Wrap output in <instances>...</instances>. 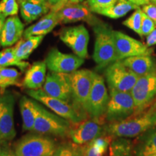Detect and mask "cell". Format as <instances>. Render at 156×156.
<instances>
[{"label":"cell","instance_id":"cell-4","mask_svg":"<svg viewBox=\"0 0 156 156\" xmlns=\"http://www.w3.org/2000/svg\"><path fill=\"white\" fill-rule=\"evenodd\" d=\"M94 74V72L89 69L76 70L69 74L73 106L78 111L88 116L86 107L93 85Z\"/></svg>","mask_w":156,"mask_h":156},{"label":"cell","instance_id":"cell-21","mask_svg":"<svg viewBox=\"0 0 156 156\" xmlns=\"http://www.w3.org/2000/svg\"><path fill=\"white\" fill-rule=\"evenodd\" d=\"M121 61L125 67L139 77L156 70V61L152 55L131 56Z\"/></svg>","mask_w":156,"mask_h":156},{"label":"cell","instance_id":"cell-38","mask_svg":"<svg viewBox=\"0 0 156 156\" xmlns=\"http://www.w3.org/2000/svg\"><path fill=\"white\" fill-rule=\"evenodd\" d=\"M130 2L133 3L134 5L137 6V7H142V6L147 5V4L151 3L152 0H128Z\"/></svg>","mask_w":156,"mask_h":156},{"label":"cell","instance_id":"cell-22","mask_svg":"<svg viewBox=\"0 0 156 156\" xmlns=\"http://www.w3.org/2000/svg\"><path fill=\"white\" fill-rule=\"evenodd\" d=\"M46 67L45 61L34 62L25 73L23 86L28 90L41 89L46 81Z\"/></svg>","mask_w":156,"mask_h":156},{"label":"cell","instance_id":"cell-31","mask_svg":"<svg viewBox=\"0 0 156 156\" xmlns=\"http://www.w3.org/2000/svg\"><path fill=\"white\" fill-rule=\"evenodd\" d=\"M0 72L4 79H5L7 86L10 85H16V86H22V83L20 82V73L17 69L13 68L0 67Z\"/></svg>","mask_w":156,"mask_h":156},{"label":"cell","instance_id":"cell-12","mask_svg":"<svg viewBox=\"0 0 156 156\" xmlns=\"http://www.w3.org/2000/svg\"><path fill=\"white\" fill-rule=\"evenodd\" d=\"M112 35L118 60H122L131 56L152 55L153 54V50L148 47L146 44L136 40L124 33L113 30Z\"/></svg>","mask_w":156,"mask_h":156},{"label":"cell","instance_id":"cell-49","mask_svg":"<svg viewBox=\"0 0 156 156\" xmlns=\"http://www.w3.org/2000/svg\"><path fill=\"white\" fill-rule=\"evenodd\" d=\"M17 1H20V0H17Z\"/></svg>","mask_w":156,"mask_h":156},{"label":"cell","instance_id":"cell-23","mask_svg":"<svg viewBox=\"0 0 156 156\" xmlns=\"http://www.w3.org/2000/svg\"><path fill=\"white\" fill-rule=\"evenodd\" d=\"M134 156H147L156 153V126L137 136L133 141Z\"/></svg>","mask_w":156,"mask_h":156},{"label":"cell","instance_id":"cell-16","mask_svg":"<svg viewBox=\"0 0 156 156\" xmlns=\"http://www.w3.org/2000/svg\"><path fill=\"white\" fill-rule=\"evenodd\" d=\"M84 62V58L73 54H64L56 48H52L45 59L46 67L51 72L65 74L77 70Z\"/></svg>","mask_w":156,"mask_h":156},{"label":"cell","instance_id":"cell-32","mask_svg":"<svg viewBox=\"0 0 156 156\" xmlns=\"http://www.w3.org/2000/svg\"><path fill=\"white\" fill-rule=\"evenodd\" d=\"M19 10L17 0H2L0 2V14L7 17L17 15Z\"/></svg>","mask_w":156,"mask_h":156},{"label":"cell","instance_id":"cell-43","mask_svg":"<svg viewBox=\"0 0 156 156\" xmlns=\"http://www.w3.org/2000/svg\"><path fill=\"white\" fill-rule=\"evenodd\" d=\"M145 112H156V98L155 99V101H153V103L149 106L147 110Z\"/></svg>","mask_w":156,"mask_h":156},{"label":"cell","instance_id":"cell-34","mask_svg":"<svg viewBox=\"0 0 156 156\" xmlns=\"http://www.w3.org/2000/svg\"><path fill=\"white\" fill-rule=\"evenodd\" d=\"M78 145L73 142H67L56 147L52 156H76Z\"/></svg>","mask_w":156,"mask_h":156},{"label":"cell","instance_id":"cell-37","mask_svg":"<svg viewBox=\"0 0 156 156\" xmlns=\"http://www.w3.org/2000/svg\"><path fill=\"white\" fill-rule=\"evenodd\" d=\"M156 44V29H155L151 34H150L146 38V45L148 47H151Z\"/></svg>","mask_w":156,"mask_h":156},{"label":"cell","instance_id":"cell-9","mask_svg":"<svg viewBox=\"0 0 156 156\" xmlns=\"http://www.w3.org/2000/svg\"><path fill=\"white\" fill-rule=\"evenodd\" d=\"M56 146L52 139L41 134L23 136L15 146L17 156H52Z\"/></svg>","mask_w":156,"mask_h":156},{"label":"cell","instance_id":"cell-1","mask_svg":"<svg viewBox=\"0 0 156 156\" xmlns=\"http://www.w3.org/2000/svg\"><path fill=\"white\" fill-rule=\"evenodd\" d=\"M156 126V112H144L133 114L125 119L116 122L106 123L105 135L113 139L119 137H136Z\"/></svg>","mask_w":156,"mask_h":156},{"label":"cell","instance_id":"cell-48","mask_svg":"<svg viewBox=\"0 0 156 156\" xmlns=\"http://www.w3.org/2000/svg\"><path fill=\"white\" fill-rule=\"evenodd\" d=\"M1 152H2V150H1V147H0V153H1Z\"/></svg>","mask_w":156,"mask_h":156},{"label":"cell","instance_id":"cell-47","mask_svg":"<svg viewBox=\"0 0 156 156\" xmlns=\"http://www.w3.org/2000/svg\"><path fill=\"white\" fill-rule=\"evenodd\" d=\"M147 156H156V153L155 154H152V155H147Z\"/></svg>","mask_w":156,"mask_h":156},{"label":"cell","instance_id":"cell-11","mask_svg":"<svg viewBox=\"0 0 156 156\" xmlns=\"http://www.w3.org/2000/svg\"><path fill=\"white\" fill-rule=\"evenodd\" d=\"M108 101L109 95L104 79L102 76L95 73L86 107V112L89 116L91 118H104Z\"/></svg>","mask_w":156,"mask_h":156},{"label":"cell","instance_id":"cell-39","mask_svg":"<svg viewBox=\"0 0 156 156\" xmlns=\"http://www.w3.org/2000/svg\"><path fill=\"white\" fill-rule=\"evenodd\" d=\"M7 85H6L5 79L3 78L2 75L1 74V72H0V90H1V93H3L5 92V90L7 88Z\"/></svg>","mask_w":156,"mask_h":156},{"label":"cell","instance_id":"cell-20","mask_svg":"<svg viewBox=\"0 0 156 156\" xmlns=\"http://www.w3.org/2000/svg\"><path fill=\"white\" fill-rule=\"evenodd\" d=\"M24 24L17 15L6 18L1 36V46L9 47L16 44L24 33Z\"/></svg>","mask_w":156,"mask_h":156},{"label":"cell","instance_id":"cell-29","mask_svg":"<svg viewBox=\"0 0 156 156\" xmlns=\"http://www.w3.org/2000/svg\"><path fill=\"white\" fill-rule=\"evenodd\" d=\"M30 65L28 62L19 60L14 53L13 47L6 48L0 51V67H7L9 66H16L22 71H25Z\"/></svg>","mask_w":156,"mask_h":156},{"label":"cell","instance_id":"cell-5","mask_svg":"<svg viewBox=\"0 0 156 156\" xmlns=\"http://www.w3.org/2000/svg\"><path fill=\"white\" fill-rule=\"evenodd\" d=\"M27 94L37 101L49 108L51 110L58 116L69 120L72 123H78L88 119L90 117L78 111L73 105L60 99L51 97L43 90H28Z\"/></svg>","mask_w":156,"mask_h":156},{"label":"cell","instance_id":"cell-18","mask_svg":"<svg viewBox=\"0 0 156 156\" xmlns=\"http://www.w3.org/2000/svg\"><path fill=\"white\" fill-rule=\"evenodd\" d=\"M64 1V0L55 5L51 6V8L47 14L41 17L36 23L25 29L23 33V38H26L34 36H45L48 33L51 32L56 25L60 24L58 10Z\"/></svg>","mask_w":156,"mask_h":156},{"label":"cell","instance_id":"cell-35","mask_svg":"<svg viewBox=\"0 0 156 156\" xmlns=\"http://www.w3.org/2000/svg\"><path fill=\"white\" fill-rule=\"evenodd\" d=\"M156 29V24L152 20L143 12L141 26V36H147L150 34Z\"/></svg>","mask_w":156,"mask_h":156},{"label":"cell","instance_id":"cell-6","mask_svg":"<svg viewBox=\"0 0 156 156\" xmlns=\"http://www.w3.org/2000/svg\"><path fill=\"white\" fill-rule=\"evenodd\" d=\"M109 90V101L104 116L107 123L119 122L134 114L135 106L131 93Z\"/></svg>","mask_w":156,"mask_h":156},{"label":"cell","instance_id":"cell-42","mask_svg":"<svg viewBox=\"0 0 156 156\" xmlns=\"http://www.w3.org/2000/svg\"><path fill=\"white\" fill-rule=\"evenodd\" d=\"M0 156H17L15 153H13L9 150H4L2 151L1 153H0Z\"/></svg>","mask_w":156,"mask_h":156},{"label":"cell","instance_id":"cell-7","mask_svg":"<svg viewBox=\"0 0 156 156\" xmlns=\"http://www.w3.org/2000/svg\"><path fill=\"white\" fill-rule=\"evenodd\" d=\"M106 121L104 118H91L78 123H72L69 136L74 143L85 145L98 137L105 135Z\"/></svg>","mask_w":156,"mask_h":156},{"label":"cell","instance_id":"cell-46","mask_svg":"<svg viewBox=\"0 0 156 156\" xmlns=\"http://www.w3.org/2000/svg\"><path fill=\"white\" fill-rule=\"evenodd\" d=\"M151 2H153L154 4H155V5H156V0H152Z\"/></svg>","mask_w":156,"mask_h":156},{"label":"cell","instance_id":"cell-36","mask_svg":"<svg viewBox=\"0 0 156 156\" xmlns=\"http://www.w3.org/2000/svg\"><path fill=\"white\" fill-rule=\"evenodd\" d=\"M142 10L156 24V5L151 2L142 6Z\"/></svg>","mask_w":156,"mask_h":156},{"label":"cell","instance_id":"cell-40","mask_svg":"<svg viewBox=\"0 0 156 156\" xmlns=\"http://www.w3.org/2000/svg\"><path fill=\"white\" fill-rule=\"evenodd\" d=\"M76 156H86L85 155V145H79L78 146L77 155Z\"/></svg>","mask_w":156,"mask_h":156},{"label":"cell","instance_id":"cell-10","mask_svg":"<svg viewBox=\"0 0 156 156\" xmlns=\"http://www.w3.org/2000/svg\"><path fill=\"white\" fill-rule=\"evenodd\" d=\"M105 77L109 90L131 92L139 78L123 64L121 60L111 64L105 69Z\"/></svg>","mask_w":156,"mask_h":156},{"label":"cell","instance_id":"cell-27","mask_svg":"<svg viewBox=\"0 0 156 156\" xmlns=\"http://www.w3.org/2000/svg\"><path fill=\"white\" fill-rule=\"evenodd\" d=\"M139 7L128 0H118L112 7L103 9L98 14L104 15L112 19H118L126 15L129 12L136 9Z\"/></svg>","mask_w":156,"mask_h":156},{"label":"cell","instance_id":"cell-3","mask_svg":"<svg viewBox=\"0 0 156 156\" xmlns=\"http://www.w3.org/2000/svg\"><path fill=\"white\" fill-rule=\"evenodd\" d=\"M38 114L33 132L44 135L64 137L69 135L72 122L63 117L48 112L38 103Z\"/></svg>","mask_w":156,"mask_h":156},{"label":"cell","instance_id":"cell-24","mask_svg":"<svg viewBox=\"0 0 156 156\" xmlns=\"http://www.w3.org/2000/svg\"><path fill=\"white\" fill-rule=\"evenodd\" d=\"M21 116L23 119V129L24 131H33L38 114L36 101L23 96L20 101Z\"/></svg>","mask_w":156,"mask_h":156},{"label":"cell","instance_id":"cell-25","mask_svg":"<svg viewBox=\"0 0 156 156\" xmlns=\"http://www.w3.org/2000/svg\"><path fill=\"white\" fill-rule=\"evenodd\" d=\"M44 38V36H34L20 39L13 47L16 57L19 60L27 59L40 45Z\"/></svg>","mask_w":156,"mask_h":156},{"label":"cell","instance_id":"cell-26","mask_svg":"<svg viewBox=\"0 0 156 156\" xmlns=\"http://www.w3.org/2000/svg\"><path fill=\"white\" fill-rule=\"evenodd\" d=\"M113 140L108 135L98 137L85 145L86 156H109V146Z\"/></svg>","mask_w":156,"mask_h":156},{"label":"cell","instance_id":"cell-14","mask_svg":"<svg viewBox=\"0 0 156 156\" xmlns=\"http://www.w3.org/2000/svg\"><path fill=\"white\" fill-rule=\"evenodd\" d=\"M58 36L76 55L84 59L87 57L89 33L83 25L62 29Z\"/></svg>","mask_w":156,"mask_h":156},{"label":"cell","instance_id":"cell-45","mask_svg":"<svg viewBox=\"0 0 156 156\" xmlns=\"http://www.w3.org/2000/svg\"><path fill=\"white\" fill-rule=\"evenodd\" d=\"M71 2H73L74 3H79V2H83L84 0H70Z\"/></svg>","mask_w":156,"mask_h":156},{"label":"cell","instance_id":"cell-30","mask_svg":"<svg viewBox=\"0 0 156 156\" xmlns=\"http://www.w3.org/2000/svg\"><path fill=\"white\" fill-rule=\"evenodd\" d=\"M142 14L143 12L139 7L136 9L135 12H134V13H132L131 16L123 22V25L134 31L140 36H141Z\"/></svg>","mask_w":156,"mask_h":156},{"label":"cell","instance_id":"cell-44","mask_svg":"<svg viewBox=\"0 0 156 156\" xmlns=\"http://www.w3.org/2000/svg\"><path fill=\"white\" fill-rule=\"evenodd\" d=\"M62 1H63V0H48V2H49V4L51 6L55 5H56V4L59 3L60 2H62Z\"/></svg>","mask_w":156,"mask_h":156},{"label":"cell","instance_id":"cell-41","mask_svg":"<svg viewBox=\"0 0 156 156\" xmlns=\"http://www.w3.org/2000/svg\"><path fill=\"white\" fill-rule=\"evenodd\" d=\"M6 20V17L4 16L2 14H0V46H1V36H2V28L4 23Z\"/></svg>","mask_w":156,"mask_h":156},{"label":"cell","instance_id":"cell-33","mask_svg":"<svg viewBox=\"0 0 156 156\" xmlns=\"http://www.w3.org/2000/svg\"><path fill=\"white\" fill-rule=\"evenodd\" d=\"M118 0H87L85 3L92 12L98 13L103 9L112 7Z\"/></svg>","mask_w":156,"mask_h":156},{"label":"cell","instance_id":"cell-28","mask_svg":"<svg viewBox=\"0 0 156 156\" xmlns=\"http://www.w3.org/2000/svg\"><path fill=\"white\" fill-rule=\"evenodd\" d=\"M109 156H134L133 142L125 137L113 139L109 146Z\"/></svg>","mask_w":156,"mask_h":156},{"label":"cell","instance_id":"cell-2","mask_svg":"<svg viewBox=\"0 0 156 156\" xmlns=\"http://www.w3.org/2000/svg\"><path fill=\"white\" fill-rule=\"evenodd\" d=\"M95 34L93 58L98 69L107 67L118 61L112 30L108 25L99 22L93 26Z\"/></svg>","mask_w":156,"mask_h":156},{"label":"cell","instance_id":"cell-15","mask_svg":"<svg viewBox=\"0 0 156 156\" xmlns=\"http://www.w3.org/2000/svg\"><path fill=\"white\" fill-rule=\"evenodd\" d=\"M87 7L85 2L74 3L70 0H64L58 10L60 23H76L78 21H85L92 26H94L100 21L98 20Z\"/></svg>","mask_w":156,"mask_h":156},{"label":"cell","instance_id":"cell-17","mask_svg":"<svg viewBox=\"0 0 156 156\" xmlns=\"http://www.w3.org/2000/svg\"><path fill=\"white\" fill-rule=\"evenodd\" d=\"M43 90L50 96L66 102L72 100V87L69 74L50 72L43 85Z\"/></svg>","mask_w":156,"mask_h":156},{"label":"cell","instance_id":"cell-19","mask_svg":"<svg viewBox=\"0 0 156 156\" xmlns=\"http://www.w3.org/2000/svg\"><path fill=\"white\" fill-rule=\"evenodd\" d=\"M17 2L23 19L28 23L47 14L51 8L48 0H20Z\"/></svg>","mask_w":156,"mask_h":156},{"label":"cell","instance_id":"cell-13","mask_svg":"<svg viewBox=\"0 0 156 156\" xmlns=\"http://www.w3.org/2000/svg\"><path fill=\"white\" fill-rule=\"evenodd\" d=\"M15 98L9 92L0 94V140L11 141L16 135L14 125Z\"/></svg>","mask_w":156,"mask_h":156},{"label":"cell","instance_id":"cell-8","mask_svg":"<svg viewBox=\"0 0 156 156\" xmlns=\"http://www.w3.org/2000/svg\"><path fill=\"white\" fill-rule=\"evenodd\" d=\"M130 93L135 106L134 114L145 112L156 98V70L138 78Z\"/></svg>","mask_w":156,"mask_h":156}]
</instances>
